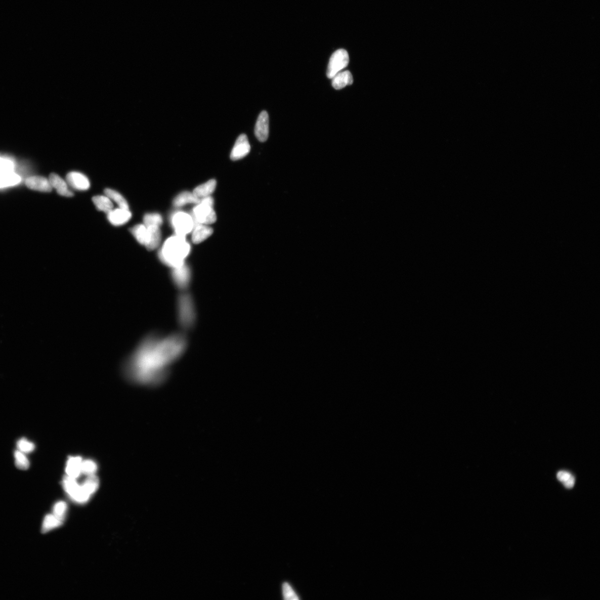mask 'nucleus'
Listing matches in <instances>:
<instances>
[{
	"instance_id": "nucleus-1",
	"label": "nucleus",
	"mask_w": 600,
	"mask_h": 600,
	"mask_svg": "<svg viewBox=\"0 0 600 600\" xmlns=\"http://www.w3.org/2000/svg\"><path fill=\"white\" fill-rule=\"evenodd\" d=\"M186 347V338L181 333L150 336L128 359L124 373L134 382L150 385L159 383L166 378L169 366L183 356Z\"/></svg>"
},
{
	"instance_id": "nucleus-2",
	"label": "nucleus",
	"mask_w": 600,
	"mask_h": 600,
	"mask_svg": "<svg viewBox=\"0 0 600 600\" xmlns=\"http://www.w3.org/2000/svg\"><path fill=\"white\" fill-rule=\"evenodd\" d=\"M190 251V246L185 237L177 235L164 243L159 252V258L163 264L173 269L185 264V259Z\"/></svg>"
},
{
	"instance_id": "nucleus-3",
	"label": "nucleus",
	"mask_w": 600,
	"mask_h": 600,
	"mask_svg": "<svg viewBox=\"0 0 600 600\" xmlns=\"http://www.w3.org/2000/svg\"><path fill=\"white\" fill-rule=\"evenodd\" d=\"M178 313L179 324L184 329H190L195 324L196 308L193 298L188 293H182L178 297Z\"/></svg>"
},
{
	"instance_id": "nucleus-4",
	"label": "nucleus",
	"mask_w": 600,
	"mask_h": 600,
	"mask_svg": "<svg viewBox=\"0 0 600 600\" xmlns=\"http://www.w3.org/2000/svg\"><path fill=\"white\" fill-rule=\"evenodd\" d=\"M98 469V464L93 460L81 456H71L67 461L65 472L67 476L77 479L83 475L96 474Z\"/></svg>"
},
{
	"instance_id": "nucleus-5",
	"label": "nucleus",
	"mask_w": 600,
	"mask_h": 600,
	"mask_svg": "<svg viewBox=\"0 0 600 600\" xmlns=\"http://www.w3.org/2000/svg\"><path fill=\"white\" fill-rule=\"evenodd\" d=\"M213 200L210 196L202 198L194 209V222L209 225L216 222L217 217L213 209Z\"/></svg>"
},
{
	"instance_id": "nucleus-6",
	"label": "nucleus",
	"mask_w": 600,
	"mask_h": 600,
	"mask_svg": "<svg viewBox=\"0 0 600 600\" xmlns=\"http://www.w3.org/2000/svg\"><path fill=\"white\" fill-rule=\"evenodd\" d=\"M349 63L348 53L344 49H339L334 53L329 61L327 70L328 78H332L337 73L347 67Z\"/></svg>"
},
{
	"instance_id": "nucleus-7",
	"label": "nucleus",
	"mask_w": 600,
	"mask_h": 600,
	"mask_svg": "<svg viewBox=\"0 0 600 600\" xmlns=\"http://www.w3.org/2000/svg\"><path fill=\"white\" fill-rule=\"evenodd\" d=\"M172 223L177 235L184 236L193 230L194 219L188 213L179 212L175 213L172 218Z\"/></svg>"
},
{
	"instance_id": "nucleus-8",
	"label": "nucleus",
	"mask_w": 600,
	"mask_h": 600,
	"mask_svg": "<svg viewBox=\"0 0 600 600\" xmlns=\"http://www.w3.org/2000/svg\"><path fill=\"white\" fill-rule=\"evenodd\" d=\"M172 276L174 284L179 289L185 291L189 286L191 280V271L185 263L180 267L173 268Z\"/></svg>"
},
{
	"instance_id": "nucleus-9",
	"label": "nucleus",
	"mask_w": 600,
	"mask_h": 600,
	"mask_svg": "<svg viewBox=\"0 0 600 600\" xmlns=\"http://www.w3.org/2000/svg\"><path fill=\"white\" fill-rule=\"evenodd\" d=\"M250 149V145L249 144L247 136L245 134L240 135L231 151V159L233 161L241 159L249 154Z\"/></svg>"
},
{
	"instance_id": "nucleus-10",
	"label": "nucleus",
	"mask_w": 600,
	"mask_h": 600,
	"mask_svg": "<svg viewBox=\"0 0 600 600\" xmlns=\"http://www.w3.org/2000/svg\"><path fill=\"white\" fill-rule=\"evenodd\" d=\"M254 134L260 142H265L269 138V117L267 111L260 113L254 127Z\"/></svg>"
},
{
	"instance_id": "nucleus-11",
	"label": "nucleus",
	"mask_w": 600,
	"mask_h": 600,
	"mask_svg": "<svg viewBox=\"0 0 600 600\" xmlns=\"http://www.w3.org/2000/svg\"><path fill=\"white\" fill-rule=\"evenodd\" d=\"M66 181L68 185L79 191L88 190L90 187V181L85 175L82 173L73 172L67 175Z\"/></svg>"
},
{
	"instance_id": "nucleus-12",
	"label": "nucleus",
	"mask_w": 600,
	"mask_h": 600,
	"mask_svg": "<svg viewBox=\"0 0 600 600\" xmlns=\"http://www.w3.org/2000/svg\"><path fill=\"white\" fill-rule=\"evenodd\" d=\"M132 212L129 210L120 207L115 209V210L112 209L111 211L107 213V219L110 223L116 226L125 224L132 218Z\"/></svg>"
},
{
	"instance_id": "nucleus-13",
	"label": "nucleus",
	"mask_w": 600,
	"mask_h": 600,
	"mask_svg": "<svg viewBox=\"0 0 600 600\" xmlns=\"http://www.w3.org/2000/svg\"><path fill=\"white\" fill-rule=\"evenodd\" d=\"M26 185L30 189L41 192H50L53 188L48 179L38 176L28 178Z\"/></svg>"
},
{
	"instance_id": "nucleus-14",
	"label": "nucleus",
	"mask_w": 600,
	"mask_h": 600,
	"mask_svg": "<svg viewBox=\"0 0 600 600\" xmlns=\"http://www.w3.org/2000/svg\"><path fill=\"white\" fill-rule=\"evenodd\" d=\"M147 229H148V235H147L144 246L148 250H154L159 246L161 241V235L160 227L151 226L147 227Z\"/></svg>"
},
{
	"instance_id": "nucleus-15",
	"label": "nucleus",
	"mask_w": 600,
	"mask_h": 600,
	"mask_svg": "<svg viewBox=\"0 0 600 600\" xmlns=\"http://www.w3.org/2000/svg\"><path fill=\"white\" fill-rule=\"evenodd\" d=\"M49 180L52 188H55L59 194L65 197L73 196V194L69 189V186L59 175L55 174H51Z\"/></svg>"
},
{
	"instance_id": "nucleus-16",
	"label": "nucleus",
	"mask_w": 600,
	"mask_h": 600,
	"mask_svg": "<svg viewBox=\"0 0 600 600\" xmlns=\"http://www.w3.org/2000/svg\"><path fill=\"white\" fill-rule=\"evenodd\" d=\"M193 230L192 240L195 244L205 241L213 234V229L211 228L201 224H195Z\"/></svg>"
},
{
	"instance_id": "nucleus-17",
	"label": "nucleus",
	"mask_w": 600,
	"mask_h": 600,
	"mask_svg": "<svg viewBox=\"0 0 600 600\" xmlns=\"http://www.w3.org/2000/svg\"><path fill=\"white\" fill-rule=\"evenodd\" d=\"M354 82L352 73L349 71L339 72L332 78V84L334 89L340 90L347 85H351Z\"/></svg>"
},
{
	"instance_id": "nucleus-18",
	"label": "nucleus",
	"mask_w": 600,
	"mask_h": 600,
	"mask_svg": "<svg viewBox=\"0 0 600 600\" xmlns=\"http://www.w3.org/2000/svg\"><path fill=\"white\" fill-rule=\"evenodd\" d=\"M64 522V520L59 518L53 514H49L45 517L42 526V533L46 534L48 532L60 527Z\"/></svg>"
},
{
	"instance_id": "nucleus-19",
	"label": "nucleus",
	"mask_w": 600,
	"mask_h": 600,
	"mask_svg": "<svg viewBox=\"0 0 600 600\" xmlns=\"http://www.w3.org/2000/svg\"><path fill=\"white\" fill-rule=\"evenodd\" d=\"M200 199L196 197L193 193L190 192H184L181 193L174 200L173 204L175 207H181L188 203H199Z\"/></svg>"
},
{
	"instance_id": "nucleus-20",
	"label": "nucleus",
	"mask_w": 600,
	"mask_h": 600,
	"mask_svg": "<svg viewBox=\"0 0 600 600\" xmlns=\"http://www.w3.org/2000/svg\"><path fill=\"white\" fill-rule=\"evenodd\" d=\"M217 181L211 180L207 183L200 185L193 191V194L198 198H204L211 195L216 189Z\"/></svg>"
},
{
	"instance_id": "nucleus-21",
	"label": "nucleus",
	"mask_w": 600,
	"mask_h": 600,
	"mask_svg": "<svg viewBox=\"0 0 600 600\" xmlns=\"http://www.w3.org/2000/svg\"><path fill=\"white\" fill-rule=\"evenodd\" d=\"M21 178L15 172L0 174V189L14 186L20 183Z\"/></svg>"
},
{
	"instance_id": "nucleus-22",
	"label": "nucleus",
	"mask_w": 600,
	"mask_h": 600,
	"mask_svg": "<svg viewBox=\"0 0 600 600\" xmlns=\"http://www.w3.org/2000/svg\"><path fill=\"white\" fill-rule=\"evenodd\" d=\"M93 201L98 210L106 213L111 211L114 207L111 199L107 196H96L93 197Z\"/></svg>"
},
{
	"instance_id": "nucleus-23",
	"label": "nucleus",
	"mask_w": 600,
	"mask_h": 600,
	"mask_svg": "<svg viewBox=\"0 0 600 600\" xmlns=\"http://www.w3.org/2000/svg\"><path fill=\"white\" fill-rule=\"evenodd\" d=\"M130 232L141 245H145L148 235V229L144 224H139L130 229Z\"/></svg>"
},
{
	"instance_id": "nucleus-24",
	"label": "nucleus",
	"mask_w": 600,
	"mask_h": 600,
	"mask_svg": "<svg viewBox=\"0 0 600 600\" xmlns=\"http://www.w3.org/2000/svg\"><path fill=\"white\" fill-rule=\"evenodd\" d=\"M104 192L106 196L109 197L111 200L114 201L120 208L128 210L129 206L127 202L117 191L110 189H106Z\"/></svg>"
},
{
	"instance_id": "nucleus-25",
	"label": "nucleus",
	"mask_w": 600,
	"mask_h": 600,
	"mask_svg": "<svg viewBox=\"0 0 600 600\" xmlns=\"http://www.w3.org/2000/svg\"><path fill=\"white\" fill-rule=\"evenodd\" d=\"M15 163L13 158L0 156V174L15 172Z\"/></svg>"
},
{
	"instance_id": "nucleus-26",
	"label": "nucleus",
	"mask_w": 600,
	"mask_h": 600,
	"mask_svg": "<svg viewBox=\"0 0 600 600\" xmlns=\"http://www.w3.org/2000/svg\"><path fill=\"white\" fill-rule=\"evenodd\" d=\"M144 224L146 227L149 226H156L160 227V226L163 223L162 217L159 213H147L144 217Z\"/></svg>"
},
{
	"instance_id": "nucleus-27",
	"label": "nucleus",
	"mask_w": 600,
	"mask_h": 600,
	"mask_svg": "<svg viewBox=\"0 0 600 600\" xmlns=\"http://www.w3.org/2000/svg\"><path fill=\"white\" fill-rule=\"evenodd\" d=\"M15 465L20 469L26 470L30 466V462L24 453L16 451L15 452Z\"/></svg>"
},
{
	"instance_id": "nucleus-28",
	"label": "nucleus",
	"mask_w": 600,
	"mask_h": 600,
	"mask_svg": "<svg viewBox=\"0 0 600 600\" xmlns=\"http://www.w3.org/2000/svg\"><path fill=\"white\" fill-rule=\"evenodd\" d=\"M67 508L68 506L65 502L61 501L56 502L53 507V514L56 517L65 520Z\"/></svg>"
},
{
	"instance_id": "nucleus-29",
	"label": "nucleus",
	"mask_w": 600,
	"mask_h": 600,
	"mask_svg": "<svg viewBox=\"0 0 600 600\" xmlns=\"http://www.w3.org/2000/svg\"><path fill=\"white\" fill-rule=\"evenodd\" d=\"M17 446H18L19 450L24 454L30 453L35 449V445L25 439L20 440L17 444Z\"/></svg>"
},
{
	"instance_id": "nucleus-30",
	"label": "nucleus",
	"mask_w": 600,
	"mask_h": 600,
	"mask_svg": "<svg viewBox=\"0 0 600 600\" xmlns=\"http://www.w3.org/2000/svg\"><path fill=\"white\" fill-rule=\"evenodd\" d=\"M282 593L285 599H298L297 594L293 591L290 584L285 582L282 586Z\"/></svg>"
},
{
	"instance_id": "nucleus-31",
	"label": "nucleus",
	"mask_w": 600,
	"mask_h": 600,
	"mask_svg": "<svg viewBox=\"0 0 600 600\" xmlns=\"http://www.w3.org/2000/svg\"><path fill=\"white\" fill-rule=\"evenodd\" d=\"M572 475L569 473L566 472H560L557 475L558 479L562 483L565 482Z\"/></svg>"
},
{
	"instance_id": "nucleus-32",
	"label": "nucleus",
	"mask_w": 600,
	"mask_h": 600,
	"mask_svg": "<svg viewBox=\"0 0 600 600\" xmlns=\"http://www.w3.org/2000/svg\"><path fill=\"white\" fill-rule=\"evenodd\" d=\"M575 478L573 476H571L569 479H568L567 481H565L563 484L566 488L571 489L573 488L575 485Z\"/></svg>"
}]
</instances>
